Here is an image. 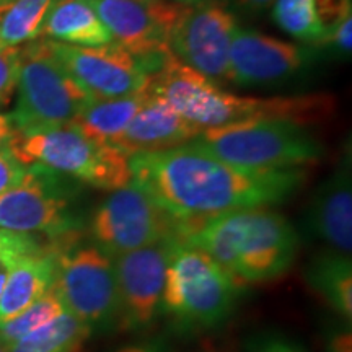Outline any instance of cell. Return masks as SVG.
<instances>
[{"instance_id":"cell-2","label":"cell","mask_w":352,"mask_h":352,"mask_svg":"<svg viewBox=\"0 0 352 352\" xmlns=\"http://www.w3.org/2000/svg\"><path fill=\"white\" fill-rule=\"evenodd\" d=\"M178 239L208 253L240 284L279 279L297 258L298 235L271 208H245L182 222Z\"/></svg>"},{"instance_id":"cell-39","label":"cell","mask_w":352,"mask_h":352,"mask_svg":"<svg viewBox=\"0 0 352 352\" xmlns=\"http://www.w3.org/2000/svg\"><path fill=\"white\" fill-rule=\"evenodd\" d=\"M8 2H10V0H0V8H2L3 6H7Z\"/></svg>"},{"instance_id":"cell-32","label":"cell","mask_w":352,"mask_h":352,"mask_svg":"<svg viewBox=\"0 0 352 352\" xmlns=\"http://www.w3.org/2000/svg\"><path fill=\"white\" fill-rule=\"evenodd\" d=\"M327 352H352L351 323L333 328L327 338Z\"/></svg>"},{"instance_id":"cell-21","label":"cell","mask_w":352,"mask_h":352,"mask_svg":"<svg viewBox=\"0 0 352 352\" xmlns=\"http://www.w3.org/2000/svg\"><path fill=\"white\" fill-rule=\"evenodd\" d=\"M148 95L151 87L147 85L142 90L126 96L94 100L72 121L90 138L100 142L113 144L144 107Z\"/></svg>"},{"instance_id":"cell-1","label":"cell","mask_w":352,"mask_h":352,"mask_svg":"<svg viewBox=\"0 0 352 352\" xmlns=\"http://www.w3.org/2000/svg\"><path fill=\"white\" fill-rule=\"evenodd\" d=\"M129 166L132 183L179 222L227 210L283 204L307 182L305 168L246 170L189 144L134 153Z\"/></svg>"},{"instance_id":"cell-8","label":"cell","mask_w":352,"mask_h":352,"mask_svg":"<svg viewBox=\"0 0 352 352\" xmlns=\"http://www.w3.org/2000/svg\"><path fill=\"white\" fill-rule=\"evenodd\" d=\"M94 100L56 59L46 39L21 47L16 104L8 114L19 134L72 121Z\"/></svg>"},{"instance_id":"cell-26","label":"cell","mask_w":352,"mask_h":352,"mask_svg":"<svg viewBox=\"0 0 352 352\" xmlns=\"http://www.w3.org/2000/svg\"><path fill=\"white\" fill-rule=\"evenodd\" d=\"M51 248H54L52 241L44 245L39 241L36 235H28V233L10 232L6 230V228H0V256L23 258L28 256V254L47 252Z\"/></svg>"},{"instance_id":"cell-24","label":"cell","mask_w":352,"mask_h":352,"mask_svg":"<svg viewBox=\"0 0 352 352\" xmlns=\"http://www.w3.org/2000/svg\"><path fill=\"white\" fill-rule=\"evenodd\" d=\"M64 311L63 302H60L56 290L51 287L44 296L39 297L30 307H26L19 315L0 323V341L7 347L12 346L13 342L20 341L26 334L50 323L51 320H54Z\"/></svg>"},{"instance_id":"cell-36","label":"cell","mask_w":352,"mask_h":352,"mask_svg":"<svg viewBox=\"0 0 352 352\" xmlns=\"http://www.w3.org/2000/svg\"><path fill=\"white\" fill-rule=\"evenodd\" d=\"M20 258H10V256H0V296H2V290L6 287V283L10 274L12 267L15 266V263Z\"/></svg>"},{"instance_id":"cell-15","label":"cell","mask_w":352,"mask_h":352,"mask_svg":"<svg viewBox=\"0 0 352 352\" xmlns=\"http://www.w3.org/2000/svg\"><path fill=\"white\" fill-rule=\"evenodd\" d=\"M315 51L314 44L302 46L239 26L228 54L227 82L239 87L280 85L314 63Z\"/></svg>"},{"instance_id":"cell-19","label":"cell","mask_w":352,"mask_h":352,"mask_svg":"<svg viewBox=\"0 0 352 352\" xmlns=\"http://www.w3.org/2000/svg\"><path fill=\"white\" fill-rule=\"evenodd\" d=\"M43 36L52 41L88 47L113 43L111 34L90 0H54L44 20Z\"/></svg>"},{"instance_id":"cell-3","label":"cell","mask_w":352,"mask_h":352,"mask_svg":"<svg viewBox=\"0 0 352 352\" xmlns=\"http://www.w3.org/2000/svg\"><path fill=\"white\" fill-rule=\"evenodd\" d=\"M148 85L153 94L202 131L252 120H289L310 124L331 116L336 107L334 96L328 94L270 98L230 94L176 59L171 51L151 76Z\"/></svg>"},{"instance_id":"cell-20","label":"cell","mask_w":352,"mask_h":352,"mask_svg":"<svg viewBox=\"0 0 352 352\" xmlns=\"http://www.w3.org/2000/svg\"><path fill=\"white\" fill-rule=\"evenodd\" d=\"M308 287L323 298L344 321L352 320V261L351 254L327 248L310 259L305 267Z\"/></svg>"},{"instance_id":"cell-23","label":"cell","mask_w":352,"mask_h":352,"mask_svg":"<svg viewBox=\"0 0 352 352\" xmlns=\"http://www.w3.org/2000/svg\"><path fill=\"white\" fill-rule=\"evenodd\" d=\"M54 0H10L0 8V46L19 47L41 38V30Z\"/></svg>"},{"instance_id":"cell-29","label":"cell","mask_w":352,"mask_h":352,"mask_svg":"<svg viewBox=\"0 0 352 352\" xmlns=\"http://www.w3.org/2000/svg\"><path fill=\"white\" fill-rule=\"evenodd\" d=\"M246 352H308L300 342L280 333H259L246 341Z\"/></svg>"},{"instance_id":"cell-7","label":"cell","mask_w":352,"mask_h":352,"mask_svg":"<svg viewBox=\"0 0 352 352\" xmlns=\"http://www.w3.org/2000/svg\"><path fill=\"white\" fill-rule=\"evenodd\" d=\"M83 188L47 166L28 165L23 178L0 196V228L43 235L52 243L77 240L83 228Z\"/></svg>"},{"instance_id":"cell-12","label":"cell","mask_w":352,"mask_h":352,"mask_svg":"<svg viewBox=\"0 0 352 352\" xmlns=\"http://www.w3.org/2000/svg\"><path fill=\"white\" fill-rule=\"evenodd\" d=\"M175 239L178 236L113 258L120 294L118 328L142 331L164 314L166 267Z\"/></svg>"},{"instance_id":"cell-27","label":"cell","mask_w":352,"mask_h":352,"mask_svg":"<svg viewBox=\"0 0 352 352\" xmlns=\"http://www.w3.org/2000/svg\"><path fill=\"white\" fill-rule=\"evenodd\" d=\"M21 47H0V108L7 107L16 90Z\"/></svg>"},{"instance_id":"cell-37","label":"cell","mask_w":352,"mask_h":352,"mask_svg":"<svg viewBox=\"0 0 352 352\" xmlns=\"http://www.w3.org/2000/svg\"><path fill=\"white\" fill-rule=\"evenodd\" d=\"M166 2L179 3V6H196V3L202 2V0H166Z\"/></svg>"},{"instance_id":"cell-33","label":"cell","mask_w":352,"mask_h":352,"mask_svg":"<svg viewBox=\"0 0 352 352\" xmlns=\"http://www.w3.org/2000/svg\"><path fill=\"white\" fill-rule=\"evenodd\" d=\"M217 2L223 3L228 10H239V12H245V13H261L270 8L274 0H217Z\"/></svg>"},{"instance_id":"cell-17","label":"cell","mask_w":352,"mask_h":352,"mask_svg":"<svg viewBox=\"0 0 352 352\" xmlns=\"http://www.w3.org/2000/svg\"><path fill=\"white\" fill-rule=\"evenodd\" d=\"M201 132V127L183 118L162 96L153 94L151 88V95L144 107L113 145L131 157L134 153L168 151L186 145L192 142Z\"/></svg>"},{"instance_id":"cell-9","label":"cell","mask_w":352,"mask_h":352,"mask_svg":"<svg viewBox=\"0 0 352 352\" xmlns=\"http://www.w3.org/2000/svg\"><path fill=\"white\" fill-rule=\"evenodd\" d=\"M52 289L64 310L90 328L91 333H108L120 324L114 259L94 243L78 240L57 250Z\"/></svg>"},{"instance_id":"cell-31","label":"cell","mask_w":352,"mask_h":352,"mask_svg":"<svg viewBox=\"0 0 352 352\" xmlns=\"http://www.w3.org/2000/svg\"><path fill=\"white\" fill-rule=\"evenodd\" d=\"M315 47H327L333 51V54H340L342 57H349L352 50V15L341 21L331 33L327 34Z\"/></svg>"},{"instance_id":"cell-13","label":"cell","mask_w":352,"mask_h":352,"mask_svg":"<svg viewBox=\"0 0 352 352\" xmlns=\"http://www.w3.org/2000/svg\"><path fill=\"white\" fill-rule=\"evenodd\" d=\"M114 44L139 57L158 59L170 52L173 28L188 6L166 0H90Z\"/></svg>"},{"instance_id":"cell-28","label":"cell","mask_w":352,"mask_h":352,"mask_svg":"<svg viewBox=\"0 0 352 352\" xmlns=\"http://www.w3.org/2000/svg\"><path fill=\"white\" fill-rule=\"evenodd\" d=\"M314 10L324 38L342 20L352 15V0H314Z\"/></svg>"},{"instance_id":"cell-34","label":"cell","mask_w":352,"mask_h":352,"mask_svg":"<svg viewBox=\"0 0 352 352\" xmlns=\"http://www.w3.org/2000/svg\"><path fill=\"white\" fill-rule=\"evenodd\" d=\"M114 352H170V351L164 338H153V340L126 344Z\"/></svg>"},{"instance_id":"cell-30","label":"cell","mask_w":352,"mask_h":352,"mask_svg":"<svg viewBox=\"0 0 352 352\" xmlns=\"http://www.w3.org/2000/svg\"><path fill=\"white\" fill-rule=\"evenodd\" d=\"M28 165L19 160L12 148H0V196L23 178Z\"/></svg>"},{"instance_id":"cell-18","label":"cell","mask_w":352,"mask_h":352,"mask_svg":"<svg viewBox=\"0 0 352 352\" xmlns=\"http://www.w3.org/2000/svg\"><path fill=\"white\" fill-rule=\"evenodd\" d=\"M59 245L47 252L20 258L12 267L0 296V323L12 320L52 287Z\"/></svg>"},{"instance_id":"cell-25","label":"cell","mask_w":352,"mask_h":352,"mask_svg":"<svg viewBox=\"0 0 352 352\" xmlns=\"http://www.w3.org/2000/svg\"><path fill=\"white\" fill-rule=\"evenodd\" d=\"M272 20L283 32L298 41L316 44L323 38L315 16L314 0H274Z\"/></svg>"},{"instance_id":"cell-11","label":"cell","mask_w":352,"mask_h":352,"mask_svg":"<svg viewBox=\"0 0 352 352\" xmlns=\"http://www.w3.org/2000/svg\"><path fill=\"white\" fill-rule=\"evenodd\" d=\"M232 10L217 0H202L184 8L170 39L176 59L214 83L227 82L228 54L235 30Z\"/></svg>"},{"instance_id":"cell-14","label":"cell","mask_w":352,"mask_h":352,"mask_svg":"<svg viewBox=\"0 0 352 352\" xmlns=\"http://www.w3.org/2000/svg\"><path fill=\"white\" fill-rule=\"evenodd\" d=\"M46 41L56 59L95 100L135 94L151 80L142 60L114 43L88 47Z\"/></svg>"},{"instance_id":"cell-40","label":"cell","mask_w":352,"mask_h":352,"mask_svg":"<svg viewBox=\"0 0 352 352\" xmlns=\"http://www.w3.org/2000/svg\"><path fill=\"white\" fill-rule=\"evenodd\" d=\"M0 47H2V46H0Z\"/></svg>"},{"instance_id":"cell-5","label":"cell","mask_w":352,"mask_h":352,"mask_svg":"<svg viewBox=\"0 0 352 352\" xmlns=\"http://www.w3.org/2000/svg\"><path fill=\"white\" fill-rule=\"evenodd\" d=\"M241 287L208 253L175 239L164 289V314L179 328L210 329L223 323L240 300Z\"/></svg>"},{"instance_id":"cell-35","label":"cell","mask_w":352,"mask_h":352,"mask_svg":"<svg viewBox=\"0 0 352 352\" xmlns=\"http://www.w3.org/2000/svg\"><path fill=\"white\" fill-rule=\"evenodd\" d=\"M19 138L15 126L8 114H0V148H12L13 142Z\"/></svg>"},{"instance_id":"cell-38","label":"cell","mask_w":352,"mask_h":352,"mask_svg":"<svg viewBox=\"0 0 352 352\" xmlns=\"http://www.w3.org/2000/svg\"><path fill=\"white\" fill-rule=\"evenodd\" d=\"M0 352H8V347L2 341H0Z\"/></svg>"},{"instance_id":"cell-4","label":"cell","mask_w":352,"mask_h":352,"mask_svg":"<svg viewBox=\"0 0 352 352\" xmlns=\"http://www.w3.org/2000/svg\"><path fill=\"white\" fill-rule=\"evenodd\" d=\"M189 145L254 171L307 168L324 155L323 142L308 126L289 120H252L210 127Z\"/></svg>"},{"instance_id":"cell-16","label":"cell","mask_w":352,"mask_h":352,"mask_svg":"<svg viewBox=\"0 0 352 352\" xmlns=\"http://www.w3.org/2000/svg\"><path fill=\"white\" fill-rule=\"evenodd\" d=\"M303 228L328 248L352 252V168L351 155L341 158L336 170L315 189L308 201Z\"/></svg>"},{"instance_id":"cell-6","label":"cell","mask_w":352,"mask_h":352,"mask_svg":"<svg viewBox=\"0 0 352 352\" xmlns=\"http://www.w3.org/2000/svg\"><path fill=\"white\" fill-rule=\"evenodd\" d=\"M12 151L25 165L39 164L103 191L132 182L129 155L87 135L74 121L19 134Z\"/></svg>"},{"instance_id":"cell-10","label":"cell","mask_w":352,"mask_h":352,"mask_svg":"<svg viewBox=\"0 0 352 352\" xmlns=\"http://www.w3.org/2000/svg\"><path fill=\"white\" fill-rule=\"evenodd\" d=\"M182 222L134 183L109 191L88 222L96 248L116 258L144 246L178 236Z\"/></svg>"},{"instance_id":"cell-22","label":"cell","mask_w":352,"mask_h":352,"mask_svg":"<svg viewBox=\"0 0 352 352\" xmlns=\"http://www.w3.org/2000/svg\"><path fill=\"white\" fill-rule=\"evenodd\" d=\"M91 334L87 324L64 311L8 346V352H78Z\"/></svg>"}]
</instances>
